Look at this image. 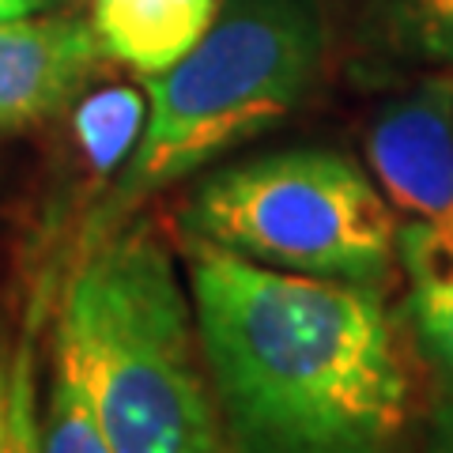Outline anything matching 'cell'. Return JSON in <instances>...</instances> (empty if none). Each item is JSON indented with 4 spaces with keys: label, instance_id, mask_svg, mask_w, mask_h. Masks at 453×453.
Segmentation results:
<instances>
[{
    "label": "cell",
    "instance_id": "obj_2",
    "mask_svg": "<svg viewBox=\"0 0 453 453\" xmlns=\"http://www.w3.org/2000/svg\"><path fill=\"white\" fill-rule=\"evenodd\" d=\"M57 340L113 453H226L174 257L144 226L83 250Z\"/></svg>",
    "mask_w": 453,
    "mask_h": 453
},
{
    "label": "cell",
    "instance_id": "obj_13",
    "mask_svg": "<svg viewBox=\"0 0 453 453\" xmlns=\"http://www.w3.org/2000/svg\"><path fill=\"white\" fill-rule=\"evenodd\" d=\"M423 453H453V401H446L431 416L427 446H423Z\"/></svg>",
    "mask_w": 453,
    "mask_h": 453
},
{
    "label": "cell",
    "instance_id": "obj_6",
    "mask_svg": "<svg viewBox=\"0 0 453 453\" xmlns=\"http://www.w3.org/2000/svg\"><path fill=\"white\" fill-rule=\"evenodd\" d=\"M106 50L83 16L0 19V129H23L61 113L88 88Z\"/></svg>",
    "mask_w": 453,
    "mask_h": 453
},
{
    "label": "cell",
    "instance_id": "obj_5",
    "mask_svg": "<svg viewBox=\"0 0 453 453\" xmlns=\"http://www.w3.org/2000/svg\"><path fill=\"white\" fill-rule=\"evenodd\" d=\"M366 163L389 208L453 226V73L396 95L366 129Z\"/></svg>",
    "mask_w": 453,
    "mask_h": 453
},
{
    "label": "cell",
    "instance_id": "obj_7",
    "mask_svg": "<svg viewBox=\"0 0 453 453\" xmlns=\"http://www.w3.org/2000/svg\"><path fill=\"white\" fill-rule=\"evenodd\" d=\"M223 0H95L91 23L106 57L159 76L204 38Z\"/></svg>",
    "mask_w": 453,
    "mask_h": 453
},
{
    "label": "cell",
    "instance_id": "obj_9",
    "mask_svg": "<svg viewBox=\"0 0 453 453\" xmlns=\"http://www.w3.org/2000/svg\"><path fill=\"white\" fill-rule=\"evenodd\" d=\"M38 453H113L106 434L98 431L83 378L61 340L53 344V381L46 416H42Z\"/></svg>",
    "mask_w": 453,
    "mask_h": 453
},
{
    "label": "cell",
    "instance_id": "obj_14",
    "mask_svg": "<svg viewBox=\"0 0 453 453\" xmlns=\"http://www.w3.org/2000/svg\"><path fill=\"white\" fill-rule=\"evenodd\" d=\"M46 8V0H0V19H16V16H31V12Z\"/></svg>",
    "mask_w": 453,
    "mask_h": 453
},
{
    "label": "cell",
    "instance_id": "obj_12",
    "mask_svg": "<svg viewBox=\"0 0 453 453\" xmlns=\"http://www.w3.org/2000/svg\"><path fill=\"white\" fill-rule=\"evenodd\" d=\"M27 408V374L16 371L8 378L0 359V453H38L35 416Z\"/></svg>",
    "mask_w": 453,
    "mask_h": 453
},
{
    "label": "cell",
    "instance_id": "obj_11",
    "mask_svg": "<svg viewBox=\"0 0 453 453\" xmlns=\"http://www.w3.org/2000/svg\"><path fill=\"white\" fill-rule=\"evenodd\" d=\"M396 19L408 46L453 73V0H396Z\"/></svg>",
    "mask_w": 453,
    "mask_h": 453
},
{
    "label": "cell",
    "instance_id": "obj_15",
    "mask_svg": "<svg viewBox=\"0 0 453 453\" xmlns=\"http://www.w3.org/2000/svg\"><path fill=\"white\" fill-rule=\"evenodd\" d=\"M46 4H50V0H46Z\"/></svg>",
    "mask_w": 453,
    "mask_h": 453
},
{
    "label": "cell",
    "instance_id": "obj_1",
    "mask_svg": "<svg viewBox=\"0 0 453 453\" xmlns=\"http://www.w3.org/2000/svg\"><path fill=\"white\" fill-rule=\"evenodd\" d=\"M226 453H408L412 374L381 288L253 265L181 234Z\"/></svg>",
    "mask_w": 453,
    "mask_h": 453
},
{
    "label": "cell",
    "instance_id": "obj_8",
    "mask_svg": "<svg viewBox=\"0 0 453 453\" xmlns=\"http://www.w3.org/2000/svg\"><path fill=\"white\" fill-rule=\"evenodd\" d=\"M396 261L408 280L404 314L416 348L453 381V226L408 219L396 226Z\"/></svg>",
    "mask_w": 453,
    "mask_h": 453
},
{
    "label": "cell",
    "instance_id": "obj_4",
    "mask_svg": "<svg viewBox=\"0 0 453 453\" xmlns=\"http://www.w3.org/2000/svg\"><path fill=\"white\" fill-rule=\"evenodd\" d=\"M181 234L253 265L381 288L396 261V219L363 170L329 148H288L208 174Z\"/></svg>",
    "mask_w": 453,
    "mask_h": 453
},
{
    "label": "cell",
    "instance_id": "obj_3",
    "mask_svg": "<svg viewBox=\"0 0 453 453\" xmlns=\"http://www.w3.org/2000/svg\"><path fill=\"white\" fill-rule=\"evenodd\" d=\"M321 61L318 0H223L204 38L166 73L148 76V121L91 211L83 250L121 231L148 196L291 118Z\"/></svg>",
    "mask_w": 453,
    "mask_h": 453
},
{
    "label": "cell",
    "instance_id": "obj_10",
    "mask_svg": "<svg viewBox=\"0 0 453 453\" xmlns=\"http://www.w3.org/2000/svg\"><path fill=\"white\" fill-rule=\"evenodd\" d=\"M140 113H144V106H140V98L133 91H103L91 103H83L76 118V133L83 140V148H88V155L103 170H110L136 144Z\"/></svg>",
    "mask_w": 453,
    "mask_h": 453
}]
</instances>
